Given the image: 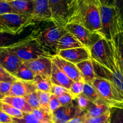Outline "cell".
I'll use <instances>...</instances> for the list:
<instances>
[{
  "instance_id": "40",
  "label": "cell",
  "mask_w": 123,
  "mask_h": 123,
  "mask_svg": "<svg viewBox=\"0 0 123 123\" xmlns=\"http://www.w3.org/2000/svg\"><path fill=\"white\" fill-rule=\"evenodd\" d=\"M16 80H18V79L8 72H0V82H9L13 84Z\"/></svg>"
},
{
  "instance_id": "30",
  "label": "cell",
  "mask_w": 123,
  "mask_h": 123,
  "mask_svg": "<svg viewBox=\"0 0 123 123\" xmlns=\"http://www.w3.org/2000/svg\"><path fill=\"white\" fill-rule=\"evenodd\" d=\"M111 118L112 113L110 111L102 116L87 118L85 119L84 123H111Z\"/></svg>"
},
{
  "instance_id": "36",
  "label": "cell",
  "mask_w": 123,
  "mask_h": 123,
  "mask_svg": "<svg viewBox=\"0 0 123 123\" xmlns=\"http://www.w3.org/2000/svg\"><path fill=\"white\" fill-rule=\"evenodd\" d=\"M57 97L61 106H65L71 104L76 98L70 92H65L61 96H58Z\"/></svg>"
},
{
  "instance_id": "48",
  "label": "cell",
  "mask_w": 123,
  "mask_h": 123,
  "mask_svg": "<svg viewBox=\"0 0 123 123\" xmlns=\"http://www.w3.org/2000/svg\"><path fill=\"white\" fill-rule=\"evenodd\" d=\"M6 97V96H4V95L0 93V100H2L4 98V97Z\"/></svg>"
},
{
  "instance_id": "44",
  "label": "cell",
  "mask_w": 123,
  "mask_h": 123,
  "mask_svg": "<svg viewBox=\"0 0 123 123\" xmlns=\"http://www.w3.org/2000/svg\"><path fill=\"white\" fill-rule=\"evenodd\" d=\"M86 118V115H85V113L84 112L83 114L73 118V119L70 120L67 123H84V121H85V120Z\"/></svg>"
},
{
  "instance_id": "38",
  "label": "cell",
  "mask_w": 123,
  "mask_h": 123,
  "mask_svg": "<svg viewBox=\"0 0 123 123\" xmlns=\"http://www.w3.org/2000/svg\"><path fill=\"white\" fill-rule=\"evenodd\" d=\"M7 13L18 14L6 0H0V14H7Z\"/></svg>"
},
{
  "instance_id": "21",
  "label": "cell",
  "mask_w": 123,
  "mask_h": 123,
  "mask_svg": "<svg viewBox=\"0 0 123 123\" xmlns=\"http://www.w3.org/2000/svg\"><path fill=\"white\" fill-rule=\"evenodd\" d=\"M2 101L21 111L23 112L32 113L34 110L26 102L24 97L6 96Z\"/></svg>"
},
{
  "instance_id": "2",
  "label": "cell",
  "mask_w": 123,
  "mask_h": 123,
  "mask_svg": "<svg viewBox=\"0 0 123 123\" xmlns=\"http://www.w3.org/2000/svg\"><path fill=\"white\" fill-rule=\"evenodd\" d=\"M76 14L72 23L82 25L91 32H98L101 28L100 0H76Z\"/></svg>"
},
{
  "instance_id": "14",
  "label": "cell",
  "mask_w": 123,
  "mask_h": 123,
  "mask_svg": "<svg viewBox=\"0 0 123 123\" xmlns=\"http://www.w3.org/2000/svg\"><path fill=\"white\" fill-rule=\"evenodd\" d=\"M25 63L36 74L50 78L53 63L52 58L40 56L36 60L25 62Z\"/></svg>"
},
{
  "instance_id": "32",
  "label": "cell",
  "mask_w": 123,
  "mask_h": 123,
  "mask_svg": "<svg viewBox=\"0 0 123 123\" xmlns=\"http://www.w3.org/2000/svg\"><path fill=\"white\" fill-rule=\"evenodd\" d=\"M29 105L33 109H40L41 106L37 91L27 95L24 97Z\"/></svg>"
},
{
  "instance_id": "43",
  "label": "cell",
  "mask_w": 123,
  "mask_h": 123,
  "mask_svg": "<svg viewBox=\"0 0 123 123\" xmlns=\"http://www.w3.org/2000/svg\"><path fill=\"white\" fill-rule=\"evenodd\" d=\"M0 123H13L12 117L2 110H0Z\"/></svg>"
},
{
  "instance_id": "24",
  "label": "cell",
  "mask_w": 123,
  "mask_h": 123,
  "mask_svg": "<svg viewBox=\"0 0 123 123\" xmlns=\"http://www.w3.org/2000/svg\"><path fill=\"white\" fill-rule=\"evenodd\" d=\"M36 74L25 62H23L22 64L17 70L14 76L19 80L33 82Z\"/></svg>"
},
{
  "instance_id": "41",
  "label": "cell",
  "mask_w": 123,
  "mask_h": 123,
  "mask_svg": "<svg viewBox=\"0 0 123 123\" xmlns=\"http://www.w3.org/2000/svg\"><path fill=\"white\" fill-rule=\"evenodd\" d=\"M70 92V91L66 88H65L62 87V86L56 85H54V84H52V85L51 94L57 96V97L58 96H61V95L65 93V92Z\"/></svg>"
},
{
  "instance_id": "31",
  "label": "cell",
  "mask_w": 123,
  "mask_h": 123,
  "mask_svg": "<svg viewBox=\"0 0 123 123\" xmlns=\"http://www.w3.org/2000/svg\"><path fill=\"white\" fill-rule=\"evenodd\" d=\"M13 123H42L32 113L24 112L22 118H12Z\"/></svg>"
},
{
  "instance_id": "33",
  "label": "cell",
  "mask_w": 123,
  "mask_h": 123,
  "mask_svg": "<svg viewBox=\"0 0 123 123\" xmlns=\"http://www.w3.org/2000/svg\"><path fill=\"white\" fill-rule=\"evenodd\" d=\"M74 101L76 103L77 106L79 108H80L83 111L85 112L91 105H92V103L88 100L84 95L81 94L79 95L76 97Z\"/></svg>"
},
{
  "instance_id": "7",
  "label": "cell",
  "mask_w": 123,
  "mask_h": 123,
  "mask_svg": "<svg viewBox=\"0 0 123 123\" xmlns=\"http://www.w3.org/2000/svg\"><path fill=\"white\" fill-rule=\"evenodd\" d=\"M101 28L97 34L108 41L114 40L121 31L114 7L100 5Z\"/></svg>"
},
{
  "instance_id": "9",
  "label": "cell",
  "mask_w": 123,
  "mask_h": 123,
  "mask_svg": "<svg viewBox=\"0 0 123 123\" xmlns=\"http://www.w3.org/2000/svg\"><path fill=\"white\" fill-rule=\"evenodd\" d=\"M91 58L109 70V59L112 51V40L102 37L90 49Z\"/></svg>"
},
{
  "instance_id": "34",
  "label": "cell",
  "mask_w": 123,
  "mask_h": 123,
  "mask_svg": "<svg viewBox=\"0 0 123 123\" xmlns=\"http://www.w3.org/2000/svg\"><path fill=\"white\" fill-rule=\"evenodd\" d=\"M118 52L119 56L123 68V31H121L114 38Z\"/></svg>"
},
{
  "instance_id": "49",
  "label": "cell",
  "mask_w": 123,
  "mask_h": 123,
  "mask_svg": "<svg viewBox=\"0 0 123 123\" xmlns=\"http://www.w3.org/2000/svg\"><path fill=\"white\" fill-rule=\"evenodd\" d=\"M2 101L1 100H0V110H1V108H2Z\"/></svg>"
},
{
  "instance_id": "15",
  "label": "cell",
  "mask_w": 123,
  "mask_h": 123,
  "mask_svg": "<svg viewBox=\"0 0 123 123\" xmlns=\"http://www.w3.org/2000/svg\"><path fill=\"white\" fill-rule=\"evenodd\" d=\"M37 91V88L33 82L18 79L12 84L10 90L6 96L24 97Z\"/></svg>"
},
{
  "instance_id": "42",
  "label": "cell",
  "mask_w": 123,
  "mask_h": 123,
  "mask_svg": "<svg viewBox=\"0 0 123 123\" xmlns=\"http://www.w3.org/2000/svg\"><path fill=\"white\" fill-rule=\"evenodd\" d=\"M12 83L0 82V93L5 96L8 94L12 86Z\"/></svg>"
},
{
  "instance_id": "18",
  "label": "cell",
  "mask_w": 123,
  "mask_h": 123,
  "mask_svg": "<svg viewBox=\"0 0 123 123\" xmlns=\"http://www.w3.org/2000/svg\"><path fill=\"white\" fill-rule=\"evenodd\" d=\"M18 14L32 16L35 0H6Z\"/></svg>"
},
{
  "instance_id": "20",
  "label": "cell",
  "mask_w": 123,
  "mask_h": 123,
  "mask_svg": "<svg viewBox=\"0 0 123 123\" xmlns=\"http://www.w3.org/2000/svg\"><path fill=\"white\" fill-rule=\"evenodd\" d=\"M82 46H84L82 43L73 34L68 32L60 38L57 44L58 51Z\"/></svg>"
},
{
  "instance_id": "35",
  "label": "cell",
  "mask_w": 123,
  "mask_h": 123,
  "mask_svg": "<svg viewBox=\"0 0 123 123\" xmlns=\"http://www.w3.org/2000/svg\"><path fill=\"white\" fill-rule=\"evenodd\" d=\"M114 7L117 14L121 31H123V0H115Z\"/></svg>"
},
{
  "instance_id": "19",
  "label": "cell",
  "mask_w": 123,
  "mask_h": 123,
  "mask_svg": "<svg viewBox=\"0 0 123 123\" xmlns=\"http://www.w3.org/2000/svg\"><path fill=\"white\" fill-rule=\"evenodd\" d=\"M77 67L81 73L85 83L91 84L96 79V74L91 59L82 61L76 64Z\"/></svg>"
},
{
  "instance_id": "39",
  "label": "cell",
  "mask_w": 123,
  "mask_h": 123,
  "mask_svg": "<svg viewBox=\"0 0 123 123\" xmlns=\"http://www.w3.org/2000/svg\"><path fill=\"white\" fill-rule=\"evenodd\" d=\"M61 106L60 105L57 96L51 94L50 98V102H49V110H50V113L52 114L54 112L57 110Z\"/></svg>"
},
{
  "instance_id": "3",
  "label": "cell",
  "mask_w": 123,
  "mask_h": 123,
  "mask_svg": "<svg viewBox=\"0 0 123 123\" xmlns=\"http://www.w3.org/2000/svg\"><path fill=\"white\" fill-rule=\"evenodd\" d=\"M6 48L24 62L36 60L40 56L50 57L40 46L31 33L23 39Z\"/></svg>"
},
{
  "instance_id": "12",
  "label": "cell",
  "mask_w": 123,
  "mask_h": 123,
  "mask_svg": "<svg viewBox=\"0 0 123 123\" xmlns=\"http://www.w3.org/2000/svg\"><path fill=\"white\" fill-rule=\"evenodd\" d=\"M52 60L74 82L84 81L82 75L76 64L64 60L58 55L52 58Z\"/></svg>"
},
{
  "instance_id": "8",
  "label": "cell",
  "mask_w": 123,
  "mask_h": 123,
  "mask_svg": "<svg viewBox=\"0 0 123 123\" xmlns=\"http://www.w3.org/2000/svg\"><path fill=\"white\" fill-rule=\"evenodd\" d=\"M65 28L88 50L101 37L97 32H91L84 26L76 23H70L65 26Z\"/></svg>"
},
{
  "instance_id": "22",
  "label": "cell",
  "mask_w": 123,
  "mask_h": 123,
  "mask_svg": "<svg viewBox=\"0 0 123 123\" xmlns=\"http://www.w3.org/2000/svg\"><path fill=\"white\" fill-rule=\"evenodd\" d=\"M111 108L105 103L100 102L96 104L92 103V105L85 112V113L86 118L90 117H97L107 114L111 111Z\"/></svg>"
},
{
  "instance_id": "10",
  "label": "cell",
  "mask_w": 123,
  "mask_h": 123,
  "mask_svg": "<svg viewBox=\"0 0 123 123\" xmlns=\"http://www.w3.org/2000/svg\"><path fill=\"white\" fill-rule=\"evenodd\" d=\"M84 111L73 103L61 106L52 114L53 123H67L73 118L83 114Z\"/></svg>"
},
{
  "instance_id": "13",
  "label": "cell",
  "mask_w": 123,
  "mask_h": 123,
  "mask_svg": "<svg viewBox=\"0 0 123 123\" xmlns=\"http://www.w3.org/2000/svg\"><path fill=\"white\" fill-rule=\"evenodd\" d=\"M58 55L76 65L91 59L90 50L84 46L59 50Z\"/></svg>"
},
{
  "instance_id": "23",
  "label": "cell",
  "mask_w": 123,
  "mask_h": 123,
  "mask_svg": "<svg viewBox=\"0 0 123 123\" xmlns=\"http://www.w3.org/2000/svg\"><path fill=\"white\" fill-rule=\"evenodd\" d=\"M33 84L38 91L49 92L51 94V87L52 84L50 78L36 74L34 79Z\"/></svg>"
},
{
  "instance_id": "17",
  "label": "cell",
  "mask_w": 123,
  "mask_h": 123,
  "mask_svg": "<svg viewBox=\"0 0 123 123\" xmlns=\"http://www.w3.org/2000/svg\"><path fill=\"white\" fill-rule=\"evenodd\" d=\"M50 80L52 84L54 85L62 86L69 91L71 86L74 82L73 80L70 79L63 72H62L54 62L52 63Z\"/></svg>"
},
{
  "instance_id": "25",
  "label": "cell",
  "mask_w": 123,
  "mask_h": 123,
  "mask_svg": "<svg viewBox=\"0 0 123 123\" xmlns=\"http://www.w3.org/2000/svg\"><path fill=\"white\" fill-rule=\"evenodd\" d=\"M82 94L84 95L90 102L94 103V104L102 102L99 94L91 84H89L85 82L84 90H83Z\"/></svg>"
},
{
  "instance_id": "11",
  "label": "cell",
  "mask_w": 123,
  "mask_h": 123,
  "mask_svg": "<svg viewBox=\"0 0 123 123\" xmlns=\"http://www.w3.org/2000/svg\"><path fill=\"white\" fill-rule=\"evenodd\" d=\"M23 62L6 47L0 48V65L7 72L14 76L17 70Z\"/></svg>"
},
{
  "instance_id": "4",
  "label": "cell",
  "mask_w": 123,
  "mask_h": 123,
  "mask_svg": "<svg viewBox=\"0 0 123 123\" xmlns=\"http://www.w3.org/2000/svg\"><path fill=\"white\" fill-rule=\"evenodd\" d=\"M52 21L60 27L72 23L77 10L76 0H49Z\"/></svg>"
},
{
  "instance_id": "46",
  "label": "cell",
  "mask_w": 123,
  "mask_h": 123,
  "mask_svg": "<svg viewBox=\"0 0 123 123\" xmlns=\"http://www.w3.org/2000/svg\"><path fill=\"white\" fill-rule=\"evenodd\" d=\"M114 1L115 0H100L102 5L111 7H114Z\"/></svg>"
},
{
  "instance_id": "45",
  "label": "cell",
  "mask_w": 123,
  "mask_h": 123,
  "mask_svg": "<svg viewBox=\"0 0 123 123\" xmlns=\"http://www.w3.org/2000/svg\"><path fill=\"white\" fill-rule=\"evenodd\" d=\"M114 123H123V109H117Z\"/></svg>"
},
{
  "instance_id": "1",
  "label": "cell",
  "mask_w": 123,
  "mask_h": 123,
  "mask_svg": "<svg viewBox=\"0 0 123 123\" xmlns=\"http://www.w3.org/2000/svg\"><path fill=\"white\" fill-rule=\"evenodd\" d=\"M38 24L31 34L50 58L56 56L58 52V42L68 31L65 27L57 26L52 21H42Z\"/></svg>"
},
{
  "instance_id": "37",
  "label": "cell",
  "mask_w": 123,
  "mask_h": 123,
  "mask_svg": "<svg viewBox=\"0 0 123 123\" xmlns=\"http://www.w3.org/2000/svg\"><path fill=\"white\" fill-rule=\"evenodd\" d=\"M85 82L84 81H79L74 82L72 85L70 90V92L76 97L79 95L81 94L84 90V86Z\"/></svg>"
},
{
  "instance_id": "26",
  "label": "cell",
  "mask_w": 123,
  "mask_h": 123,
  "mask_svg": "<svg viewBox=\"0 0 123 123\" xmlns=\"http://www.w3.org/2000/svg\"><path fill=\"white\" fill-rule=\"evenodd\" d=\"M20 35H12L7 33L0 32V48L8 47L16 43L18 41L23 39L25 37H22Z\"/></svg>"
},
{
  "instance_id": "28",
  "label": "cell",
  "mask_w": 123,
  "mask_h": 123,
  "mask_svg": "<svg viewBox=\"0 0 123 123\" xmlns=\"http://www.w3.org/2000/svg\"><path fill=\"white\" fill-rule=\"evenodd\" d=\"M37 93L38 95V98H39L40 103V109H42L43 110L51 114L50 110H49V102H50L51 94L49 92L38 91V90L37 91Z\"/></svg>"
},
{
  "instance_id": "5",
  "label": "cell",
  "mask_w": 123,
  "mask_h": 123,
  "mask_svg": "<svg viewBox=\"0 0 123 123\" xmlns=\"http://www.w3.org/2000/svg\"><path fill=\"white\" fill-rule=\"evenodd\" d=\"M92 85L99 94L103 103L111 109H123V96L112 82L102 78H96Z\"/></svg>"
},
{
  "instance_id": "16",
  "label": "cell",
  "mask_w": 123,
  "mask_h": 123,
  "mask_svg": "<svg viewBox=\"0 0 123 123\" xmlns=\"http://www.w3.org/2000/svg\"><path fill=\"white\" fill-rule=\"evenodd\" d=\"M32 16L37 22L52 21L49 0H35Z\"/></svg>"
},
{
  "instance_id": "29",
  "label": "cell",
  "mask_w": 123,
  "mask_h": 123,
  "mask_svg": "<svg viewBox=\"0 0 123 123\" xmlns=\"http://www.w3.org/2000/svg\"><path fill=\"white\" fill-rule=\"evenodd\" d=\"M32 113L42 123H53L52 114L42 109H34Z\"/></svg>"
},
{
  "instance_id": "27",
  "label": "cell",
  "mask_w": 123,
  "mask_h": 123,
  "mask_svg": "<svg viewBox=\"0 0 123 123\" xmlns=\"http://www.w3.org/2000/svg\"><path fill=\"white\" fill-rule=\"evenodd\" d=\"M1 110L12 118H22L24 117V112H23L3 102H2Z\"/></svg>"
},
{
  "instance_id": "47",
  "label": "cell",
  "mask_w": 123,
  "mask_h": 123,
  "mask_svg": "<svg viewBox=\"0 0 123 123\" xmlns=\"http://www.w3.org/2000/svg\"><path fill=\"white\" fill-rule=\"evenodd\" d=\"M7 72V71H6L4 68H2V67H1V65H0V72Z\"/></svg>"
},
{
  "instance_id": "6",
  "label": "cell",
  "mask_w": 123,
  "mask_h": 123,
  "mask_svg": "<svg viewBox=\"0 0 123 123\" xmlns=\"http://www.w3.org/2000/svg\"><path fill=\"white\" fill-rule=\"evenodd\" d=\"M38 22L32 16L16 13L0 14V32L20 35L25 28L33 26Z\"/></svg>"
}]
</instances>
